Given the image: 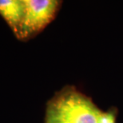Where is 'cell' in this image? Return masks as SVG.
<instances>
[{"instance_id": "1", "label": "cell", "mask_w": 123, "mask_h": 123, "mask_svg": "<svg viewBox=\"0 0 123 123\" xmlns=\"http://www.w3.org/2000/svg\"><path fill=\"white\" fill-rule=\"evenodd\" d=\"M24 16L16 38L27 41L45 29L55 18L61 2L58 0H23Z\"/></svg>"}, {"instance_id": "4", "label": "cell", "mask_w": 123, "mask_h": 123, "mask_svg": "<svg viewBox=\"0 0 123 123\" xmlns=\"http://www.w3.org/2000/svg\"><path fill=\"white\" fill-rule=\"evenodd\" d=\"M45 123H72L55 105L50 102L46 109Z\"/></svg>"}, {"instance_id": "2", "label": "cell", "mask_w": 123, "mask_h": 123, "mask_svg": "<svg viewBox=\"0 0 123 123\" xmlns=\"http://www.w3.org/2000/svg\"><path fill=\"white\" fill-rule=\"evenodd\" d=\"M72 123H98L101 110L89 98L67 88L50 101Z\"/></svg>"}, {"instance_id": "5", "label": "cell", "mask_w": 123, "mask_h": 123, "mask_svg": "<svg viewBox=\"0 0 123 123\" xmlns=\"http://www.w3.org/2000/svg\"><path fill=\"white\" fill-rule=\"evenodd\" d=\"M116 112L109 110L106 112L101 111L98 117V123H116Z\"/></svg>"}, {"instance_id": "3", "label": "cell", "mask_w": 123, "mask_h": 123, "mask_svg": "<svg viewBox=\"0 0 123 123\" xmlns=\"http://www.w3.org/2000/svg\"><path fill=\"white\" fill-rule=\"evenodd\" d=\"M23 0H0V15L4 18L15 37L24 16Z\"/></svg>"}]
</instances>
